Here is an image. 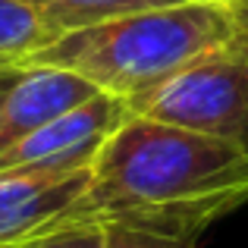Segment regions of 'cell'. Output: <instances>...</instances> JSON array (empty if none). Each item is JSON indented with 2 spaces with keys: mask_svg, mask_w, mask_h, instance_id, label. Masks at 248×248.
Returning <instances> with one entry per match:
<instances>
[{
  "mask_svg": "<svg viewBox=\"0 0 248 248\" xmlns=\"http://www.w3.org/2000/svg\"><path fill=\"white\" fill-rule=\"evenodd\" d=\"M91 167L0 173V245L41 232L85 195Z\"/></svg>",
  "mask_w": 248,
  "mask_h": 248,
  "instance_id": "obj_5",
  "label": "cell"
},
{
  "mask_svg": "<svg viewBox=\"0 0 248 248\" xmlns=\"http://www.w3.org/2000/svg\"><path fill=\"white\" fill-rule=\"evenodd\" d=\"M19 76H22V69H0V104H3V97L10 94V88L19 82Z\"/></svg>",
  "mask_w": 248,
  "mask_h": 248,
  "instance_id": "obj_11",
  "label": "cell"
},
{
  "mask_svg": "<svg viewBox=\"0 0 248 248\" xmlns=\"http://www.w3.org/2000/svg\"><path fill=\"white\" fill-rule=\"evenodd\" d=\"M57 35L19 0H0V69H25V63L54 44Z\"/></svg>",
  "mask_w": 248,
  "mask_h": 248,
  "instance_id": "obj_8",
  "label": "cell"
},
{
  "mask_svg": "<svg viewBox=\"0 0 248 248\" xmlns=\"http://www.w3.org/2000/svg\"><path fill=\"white\" fill-rule=\"evenodd\" d=\"M242 16H245V22H248V3L242 6Z\"/></svg>",
  "mask_w": 248,
  "mask_h": 248,
  "instance_id": "obj_13",
  "label": "cell"
},
{
  "mask_svg": "<svg viewBox=\"0 0 248 248\" xmlns=\"http://www.w3.org/2000/svg\"><path fill=\"white\" fill-rule=\"evenodd\" d=\"M129 113L195 129L248 151V31L126 101Z\"/></svg>",
  "mask_w": 248,
  "mask_h": 248,
  "instance_id": "obj_3",
  "label": "cell"
},
{
  "mask_svg": "<svg viewBox=\"0 0 248 248\" xmlns=\"http://www.w3.org/2000/svg\"><path fill=\"white\" fill-rule=\"evenodd\" d=\"M129 116L126 101L113 94H94L91 101L44 123L22 141L0 154V173L10 170H79L91 167L94 154L116 126Z\"/></svg>",
  "mask_w": 248,
  "mask_h": 248,
  "instance_id": "obj_4",
  "label": "cell"
},
{
  "mask_svg": "<svg viewBox=\"0 0 248 248\" xmlns=\"http://www.w3.org/2000/svg\"><path fill=\"white\" fill-rule=\"evenodd\" d=\"M19 3H25L57 38H60V35H66V31L88 29V25L126 16V13L170 6V3H182V0H19Z\"/></svg>",
  "mask_w": 248,
  "mask_h": 248,
  "instance_id": "obj_7",
  "label": "cell"
},
{
  "mask_svg": "<svg viewBox=\"0 0 248 248\" xmlns=\"http://www.w3.org/2000/svg\"><path fill=\"white\" fill-rule=\"evenodd\" d=\"M242 204H248L245 148L129 113L94 154L85 195L50 226H135L192 242Z\"/></svg>",
  "mask_w": 248,
  "mask_h": 248,
  "instance_id": "obj_1",
  "label": "cell"
},
{
  "mask_svg": "<svg viewBox=\"0 0 248 248\" xmlns=\"http://www.w3.org/2000/svg\"><path fill=\"white\" fill-rule=\"evenodd\" d=\"M220 3H230V6H236V10H242L248 0H220Z\"/></svg>",
  "mask_w": 248,
  "mask_h": 248,
  "instance_id": "obj_12",
  "label": "cell"
},
{
  "mask_svg": "<svg viewBox=\"0 0 248 248\" xmlns=\"http://www.w3.org/2000/svg\"><path fill=\"white\" fill-rule=\"evenodd\" d=\"M245 31L248 22L236 6L220 0H182L66 31L25 66L66 69L104 94L129 101L211 50L232 44Z\"/></svg>",
  "mask_w": 248,
  "mask_h": 248,
  "instance_id": "obj_2",
  "label": "cell"
},
{
  "mask_svg": "<svg viewBox=\"0 0 248 248\" xmlns=\"http://www.w3.org/2000/svg\"><path fill=\"white\" fill-rule=\"evenodd\" d=\"M107 248H192V242L135 226H107Z\"/></svg>",
  "mask_w": 248,
  "mask_h": 248,
  "instance_id": "obj_10",
  "label": "cell"
},
{
  "mask_svg": "<svg viewBox=\"0 0 248 248\" xmlns=\"http://www.w3.org/2000/svg\"><path fill=\"white\" fill-rule=\"evenodd\" d=\"M0 248H107V226L101 223H60Z\"/></svg>",
  "mask_w": 248,
  "mask_h": 248,
  "instance_id": "obj_9",
  "label": "cell"
},
{
  "mask_svg": "<svg viewBox=\"0 0 248 248\" xmlns=\"http://www.w3.org/2000/svg\"><path fill=\"white\" fill-rule=\"evenodd\" d=\"M101 91L76 73L54 66H25L0 104V154L60 113L91 101Z\"/></svg>",
  "mask_w": 248,
  "mask_h": 248,
  "instance_id": "obj_6",
  "label": "cell"
}]
</instances>
